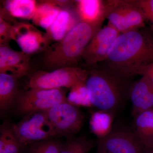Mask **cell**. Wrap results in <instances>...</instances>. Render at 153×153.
I'll return each instance as SVG.
<instances>
[{"label": "cell", "instance_id": "obj_1", "mask_svg": "<svg viewBox=\"0 0 153 153\" xmlns=\"http://www.w3.org/2000/svg\"><path fill=\"white\" fill-rule=\"evenodd\" d=\"M89 69L85 81L92 106L112 115L130 99L134 76L103 63Z\"/></svg>", "mask_w": 153, "mask_h": 153}, {"label": "cell", "instance_id": "obj_2", "mask_svg": "<svg viewBox=\"0 0 153 153\" xmlns=\"http://www.w3.org/2000/svg\"><path fill=\"white\" fill-rule=\"evenodd\" d=\"M153 63V30L144 27L120 34L102 63L122 70Z\"/></svg>", "mask_w": 153, "mask_h": 153}, {"label": "cell", "instance_id": "obj_3", "mask_svg": "<svg viewBox=\"0 0 153 153\" xmlns=\"http://www.w3.org/2000/svg\"><path fill=\"white\" fill-rule=\"evenodd\" d=\"M100 28L80 22L60 41L45 50L43 63L50 70L76 66L85 48Z\"/></svg>", "mask_w": 153, "mask_h": 153}, {"label": "cell", "instance_id": "obj_4", "mask_svg": "<svg viewBox=\"0 0 153 153\" xmlns=\"http://www.w3.org/2000/svg\"><path fill=\"white\" fill-rule=\"evenodd\" d=\"M89 69L77 66L58 68L50 71H38L30 76L27 82L29 89L71 88L85 82Z\"/></svg>", "mask_w": 153, "mask_h": 153}, {"label": "cell", "instance_id": "obj_5", "mask_svg": "<svg viewBox=\"0 0 153 153\" xmlns=\"http://www.w3.org/2000/svg\"><path fill=\"white\" fill-rule=\"evenodd\" d=\"M108 25L120 34L145 27L146 19L135 0L106 1Z\"/></svg>", "mask_w": 153, "mask_h": 153}, {"label": "cell", "instance_id": "obj_6", "mask_svg": "<svg viewBox=\"0 0 153 153\" xmlns=\"http://www.w3.org/2000/svg\"><path fill=\"white\" fill-rule=\"evenodd\" d=\"M12 126L19 141L25 147L39 142L57 138L45 111L26 115L22 120L12 125Z\"/></svg>", "mask_w": 153, "mask_h": 153}, {"label": "cell", "instance_id": "obj_7", "mask_svg": "<svg viewBox=\"0 0 153 153\" xmlns=\"http://www.w3.org/2000/svg\"><path fill=\"white\" fill-rule=\"evenodd\" d=\"M57 137H75L82 128L84 117L76 105L66 101L45 111Z\"/></svg>", "mask_w": 153, "mask_h": 153}, {"label": "cell", "instance_id": "obj_8", "mask_svg": "<svg viewBox=\"0 0 153 153\" xmlns=\"http://www.w3.org/2000/svg\"><path fill=\"white\" fill-rule=\"evenodd\" d=\"M68 101L64 88L34 89L22 91L15 106L23 116L36 111H46L61 102Z\"/></svg>", "mask_w": 153, "mask_h": 153}, {"label": "cell", "instance_id": "obj_9", "mask_svg": "<svg viewBox=\"0 0 153 153\" xmlns=\"http://www.w3.org/2000/svg\"><path fill=\"white\" fill-rule=\"evenodd\" d=\"M120 33L108 25L99 30L83 52L82 59L88 68L104 62L113 43Z\"/></svg>", "mask_w": 153, "mask_h": 153}, {"label": "cell", "instance_id": "obj_10", "mask_svg": "<svg viewBox=\"0 0 153 153\" xmlns=\"http://www.w3.org/2000/svg\"><path fill=\"white\" fill-rule=\"evenodd\" d=\"M97 143L108 153H148L132 129H112L106 136L98 139Z\"/></svg>", "mask_w": 153, "mask_h": 153}, {"label": "cell", "instance_id": "obj_11", "mask_svg": "<svg viewBox=\"0 0 153 153\" xmlns=\"http://www.w3.org/2000/svg\"><path fill=\"white\" fill-rule=\"evenodd\" d=\"M11 38L17 42L22 52L27 55L45 50L48 47L49 41L45 35L29 24L18 23L13 26Z\"/></svg>", "mask_w": 153, "mask_h": 153}, {"label": "cell", "instance_id": "obj_12", "mask_svg": "<svg viewBox=\"0 0 153 153\" xmlns=\"http://www.w3.org/2000/svg\"><path fill=\"white\" fill-rule=\"evenodd\" d=\"M29 55L14 51L7 44L0 47V73L12 74L21 78L30 71Z\"/></svg>", "mask_w": 153, "mask_h": 153}, {"label": "cell", "instance_id": "obj_13", "mask_svg": "<svg viewBox=\"0 0 153 153\" xmlns=\"http://www.w3.org/2000/svg\"><path fill=\"white\" fill-rule=\"evenodd\" d=\"M130 100L132 104L131 114L134 118L142 113L152 109V82L144 76L134 81L131 91Z\"/></svg>", "mask_w": 153, "mask_h": 153}, {"label": "cell", "instance_id": "obj_14", "mask_svg": "<svg viewBox=\"0 0 153 153\" xmlns=\"http://www.w3.org/2000/svg\"><path fill=\"white\" fill-rule=\"evenodd\" d=\"M75 1L80 21L101 28L102 23L106 19V1L79 0Z\"/></svg>", "mask_w": 153, "mask_h": 153}, {"label": "cell", "instance_id": "obj_15", "mask_svg": "<svg viewBox=\"0 0 153 153\" xmlns=\"http://www.w3.org/2000/svg\"><path fill=\"white\" fill-rule=\"evenodd\" d=\"M19 79L12 74L0 73V110L7 111L15 108L22 91L19 87Z\"/></svg>", "mask_w": 153, "mask_h": 153}, {"label": "cell", "instance_id": "obj_16", "mask_svg": "<svg viewBox=\"0 0 153 153\" xmlns=\"http://www.w3.org/2000/svg\"><path fill=\"white\" fill-rule=\"evenodd\" d=\"M132 129L148 153L153 150V108L134 118Z\"/></svg>", "mask_w": 153, "mask_h": 153}, {"label": "cell", "instance_id": "obj_17", "mask_svg": "<svg viewBox=\"0 0 153 153\" xmlns=\"http://www.w3.org/2000/svg\"><path fill=\"white\" fill-rule=\"evenodd\" d=\"M79 22L71 11L61 10L55 22L47 30V35L45 36L48 41L49 38L58 42L62 40Z\"/></svg>", "mask_w": 153, "mask_h": 153}, {"label": "cell", "instance_id": "obj_18", "mask_svg": "<svg viewBox=\"0 0 153 153\" xmlns=\"http://www.w3.org/2000/svg\"><path fill=\"white\" fill-rule=\"evenodd\" d=\"M56 2H45L37 6L33 18L36 25L47 30L52 25L61 10Z\"/></svg>", "mask_w": 153, "mask_h": 153}, {"label": "cell", "instance_id": "obj_19", "mask_svg": "<svg viewBox=\"0 0 153 153\" xmlns=\"http://www.w3.org/2000/svg\"><path fill=\"white\" fill-rule=\"evenodd\" d=\"M26 147L20 143L12 125L4 123L0 130V153H22Z\"/></svg>", "mask_w": 153, "mask_h": 153}, {"label": "cell", "instance_id": "obj_20", "mask_svg": "<svg viewBox=\"0 0 153 153\" xmlns=\"http://www.w3.org/2000/svg\"><path fill=\"white\" fill-rule=\"evenodd\" d=\"M5 9L15 18L33 19L37 8L36 1L33 0H10L5 3Z\"/></svg>", "mask_w": 153, "mask_h": 153}, {"label": "cell", "instance_id": "obj_21", "mask_svg": "<svg viewBox=\"0 0 153 153\" xmlns=\"http://www.w3.org/2000/svg\"><path fill=\"white\" fill-rule=\"evenodd\" d=\"M113 115L109 113L100 110L94 113L91 115V129L98 139L104 137L111 131Z\"/></svg>", "mask_w": 153, "mask_h": 153}, {"label": "cell", "instance_id": "obj_22", "mask_svg": "<svg viewBox=\"0 0 153 153\" xmlns=\"http://www.w3.org/2000/svg\"><path fill=\"white\" fill-rule=\"evenodd\" d=\"M94 143L86 137L81 136L66 139L63 143L61 153H88Z\"/></svg>", "mask_w": 153, "mask_h": 153}, {"label": "cell", "instance_id": "obj_23", "mask_svg": "<svg viewBox=\"0 0 153 153\" xmlns=\"http://www.w3.org/2000/svg\"><path fill=\"white\" fill-rule=\"evenodd\" d=\"M67 99L70 103L76 106H92L85 82L79 83L70 88Z\"/></svg>", "mask_w": 153, "mask_h": 153}, {"label": "cell", "instance_id": "obj_24", "mask_svg": "<svg viewBox=\"0 0 153 153\" xmlns=\"http://www.w3.org/2000/svg\"><path fill=\"white\" fill-rule=\"evenodd\" d=\"M63 143L51 139L30 145L29 153H61Z\"/></svg>", "mask_w": 153, "mask_h": 153}, {"label": "cell", "instance_id": "obj_25", "mask_svg": "<svg viewBox=\"0 0 153 153\" xmlns=\"http://www.w3.org/2000/svg\"><path fill=\"white\" fill-rule=\"evenodd\" d=\"M120 71L132 76L141 75L147 78L153 83V63L143 66L129 67Z\"/></svg>", "mask_w": 153, "mask_h": 153}, {"label": "cell", "instance_id": "obj_26", "mask_svg": "<svg viewBox=\"0 0 153 153\" xmlns=\"http://www.w3.org/2000/svg\"><path fill=\"white\" fill-rule=\"evenodd\" d=\"M137 4L141 9L146 20L150 21L153 30V0H135Z\"/></svg>", "mask_w": 153, "mask_h": 153}, {"label": "cell", "instance_id": "obj_27", "mask_svg": "<svg viewBox=\"0 0 153 153\" xmlns=\"http://www.w3.org/2000/svg\"><path fill=\"white\" fill-rule=\"evenodd\" d=\"M13 26L6 22L2 17H0V41L1 44H7L10 39H12Z\"/></svg>", "mask_w": 153, "mask_h": 153}, {"label": "cell", "instance_id": "obj_28", "mask_svg": "<svg viewBox=\"0 0 153 153\" xmlns=\"http://www.w3.org/2000/svg\"><path fill=\"white\" fill-rule=\"evenodd\" d=\"M149 153H153V150L151 151L150 152H149Z\"/></svg>", "mask_w": 153, "mask_h": 153}]
</instances>
